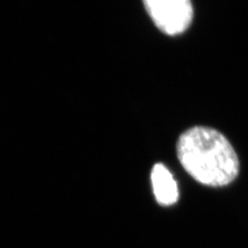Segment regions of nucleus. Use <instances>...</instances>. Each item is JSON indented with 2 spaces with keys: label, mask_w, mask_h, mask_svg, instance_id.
I'll return each instance as SVG.
<instances>
[{
  "label": "nucleus",
  "mask_w": 248,
  "mask_h": 248,
  "mask_svg": "<svg viewBox=\"0 0 248 248\" xmlns=\"http://www.w3.org/2000/svg\"><path fill=\"white\" fill-rule=\"evenodd\" d=\"M177 154L183 169L202 185L226 186L238 176L235 151L226 137L213 128L196 126L182 133Z\"/></svg>",
  "instance_id": "nucleus-1"
},
{
  "label": "nucleus",
  "mask_w": 248,
  "mask_h": 248,
  "mask_svg": "<svg viewBox=\"0 0 248 248\" xmlns=\"http://www.w3.org/2000/svg\"><path fill=\"white\" fill-rule=\"evenodd\" d=\"M143 4L155 24L168 35L182 33L192 21L193 8L188 0H145Z\"/></svg>",
  "instance_id": "nucleus-2"
},
{
  "label": "nucleus",
  "mask_w": 248,
  "mask_h": 248,
  "mask_svg": "<svg viewBox=\"0 0 248 248\" xmlns=\"http://www.w3.org/2000/svg\"><path fill=\"white\" fill-rule=\"evenodd\" d=\"M154 194L158 203L169 206L178 200V187L172 174L162 164L154 166L151 173Z\"/></svg>",
  "instance_id": "nucleus-3"
}]
</instances>
